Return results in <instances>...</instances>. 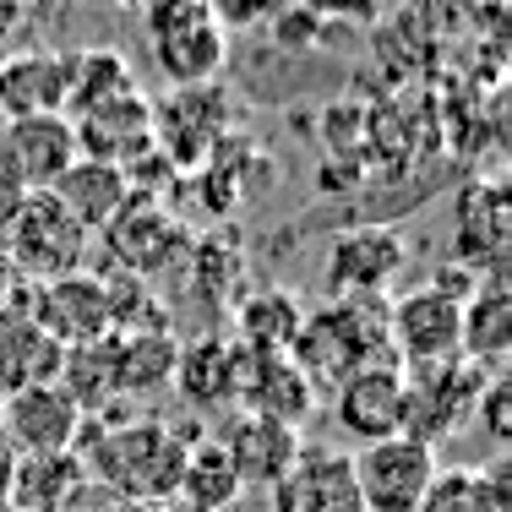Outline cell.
<instances>
[{
    "mask_svg": "<svg viewBox=\"0 0 512 512\" xmlns=\"http://www.w3.org/2000/svg\"><path fill=\"white\" fill-rule=\"evenodd\" d=\"M186 447L175 425L164 420H88L71 442V453L88 463V480L115 485V496L126 502H169L180 491V469H186Z\"/></svg>",
    "mask_w": 512,
    "mask_h": 512,
    "instance_id": "1",
    "label": "cell"
},
{
    "mask_svg": "<svg viewBox=\"0 0 512 512\" xmlns=\"http://www.w3.org/2000/svg\"><path fill=\"white\" fill-rule=\"evenodd\" d=\"M387 306L376 300H338V306L306 311L295 344H289V360L300 365L311 387H344L355 371L387 360Z\"/></svg>",
    "mask_w": 512,
    "mask_h": 512,
    "instance_id": "2",
    "label": "cell"
},
{
    "mask_svg": "<svg viewBox=\"0 0 512 512\" xmlns=\"http://www.w3.org/2000/svg\"><path fill=\"white\" fill-rule=\"evenodd\" d=\"M88 229L55 202V191H28L11 218V229L0 235L11 273L28 278V284H55L66 273H82V256H88Z\"/></svg>",
    "mask_w": 512,
    "mask_h": 512,
    "instance_id": "3",
    "label": "cell"
},
{
    "mask_svg": "<svg viewBox=\"0 0 512 512\" xmlns=\"http://www.w3.org/2000/svg\"><path fill=\"white\" fill-rule=\"evenodd\" d=\"M355 496L360 512H420L436 480V447L420 436H387V442H365L355 458Z\"/></svg>",
    "mask_w": 512,
    "mask_h": 512,
    "instance_id": "4",
    "label": "cell"
},
{
    "mask_svg": "<svg viewBox=\"0 0 512 512\" xmlns=\"http://www.w3.org/2000/svg\"><path fill=\"white\" fill-rule=\"evenodd\" d=\"M409 382V420L404 436H420V442H442L453 436L463 420H474V398L485 393V365L474 360H447V365H420V371H404Z\"/></svg>",
    "mask_w": 512,
    "mask_h": 512,
    "instance_id": "5",
    "label": "cell"
},
{
    "mask_svg": "<svg viewBox=\"0 0 512 512\" xmlns=\"http://www.w3.org/2000/svg\"><path fill=\"white\" fill-rule=\"evenodd\" d=\"M387 344L404 355L409 371L463 360V306L431 284L409 289L398 306H387Z\"/></svg>",
    "mask_w": 512,
    "mask_h": 512,
    "instance_id": "6",
    "label": "cell"
},
{
    "mask_svg": "<svg viewBox=\"0 0 512 512\" xmlns=\"http://www.w3.org/2000/svg\"><path fill=\"white\" fill-rule=\"evenodd\" d=\"M77 164L71 115H17L0 126V175L22 191H50Z\"/></svg>",
    "mask_w": 512,
    "mask_h": 512,
    "instance_id": "7",
    "label": "cell"
},
{
    "mask_svg": "<svg viewBox=\"0 0 512 512\" xmlns=\"http://www.w3.org/2000/svg\"><path fill=\"white\" fill-rule=\"evenodd\" d=\"M153 55L180 88H202L224 66V33H218L213 11L197 0H169L153 17Z\"/></svg>",
    "mask_w": 512,
    "mask_h": 512,
    "instance_id": "8",
    "label": "cell"
},
{
    "mask_svg": "<svg viewBox=\"0 0 512 512\" xmlns=\"http://www.w3.org/2000/svg\"><path fill=\"white\" fill-rule=\"evenodd\" d=\"M404 267H409V240L393 224L344 229L327 251V278L344 300H376Z\"/></svg>",
    "mask_w": 512,
    "mask_h": 512,
    "instance_id": "9",
    "label": "cell"
},
{
    "mask_svg": "<svg viewBox=\"0 0 512 512\" xmlns=\"http://www.w3.org/2000/svg\"><path fill=\"white\" fill-rule=\"evenodd\" d=\"M71 137H77V158L131 169V164H142V158L158 148L153 142V104L142 99V93L104 99V104L82 109V115L71 120Z\"/></svg>",
    "mask_w": 512,
    "mask_h": 512,
    "instance_id": "10",
    "label": "cell"
},
{
    "mask_svg": "<svg viewBox=\"0 0 512 512\" xmlns=\"http://www.w3.org/2000/svg\"><path fill=\"white\" fill-rule=\"evenodd\" d=\"M33 322L55 338L60 349H88L109 338V295H104V278L93 273H66L55 284H33Z\"/></svg>",
    "mask_w": 512,
    "mask_h": 512,
    "instance_id": "11",
    "label": "cell"
},
{
    "mask_svg": "<svg viewBox=\"0 0 512 512\" xmlns=\"http://www.w3.org/2000/svg\"><path fill=\"white\" fill-rule=\"evenodd\" d=\"M0 431H6L11 458L71 453V442H77V431H82V409L71 404V393L60 382L28 387V393L0 398Z\"/></svg>",
    "mask_w": 512,
    "mask_h": 512,
    "instance_id": "12",
    "label": "cell"
},
{
    "mask_svg": "<svg viewBox=\"0 0 512 512\" xmlns=\"http://www.w3.org/2000/svg\"><path fill=\"white\" fill-rule=\"evenodd\" d=\"M338 425L360 442H387V436H404L409 420V382H404V365L382 360V365H365L355 371L344 387H338Z\"/></svg>",
    "mask_w": 512,
    "mask_h": 512,
    "instance_id": "13",
    "label": "cell"
},
{
    "mask_svg": "<svg viewBox=\"0 0 512 512\" xmlns=\"http://www.w3.org/2000/svg\"><path fill=\"white\" fill-rule=\"evenodd\" d=\"M273 512H360L349 453H338V447H300L295 469L273 485Z\"/></svg>",
    "mask_w": 512,
    "mask_h": 512,
    "instance_id": "14",
    "label": "cell"
},
{
    "mask_svg": "<svg viewBox=\"0 0 512 512\" xmlns=\"http://www.w3.org/2000/svg\"><path fill=\"white\" fill-rule=\"evenodd\" d=\"M218 447L235 463L240 485H267V491H273V485L295 469V458L306 442H300L295 425L262 420V414H240V420H229L224 431H218Z\"/></svg>",
    "mask_w": 512,
    "mask_h": 512,
    "instance_id": "15",
    "label": "cell"
},
{
    "mask_svg": "<svg viewBox=\"0 0 512 512\" xmlns=\"http://www.w3.org/2000/svg\"><path fill=\"white\" fill-rule=\"evenodd\" d=\"M88 463L77 453H28L11 458L6 507L11 512H77V496L88 491Z\"/></svg>",
    "mask_w": 512,
    "mask_h": 512,
    "instance_id": "16",
    "label": "cell"
},
{
    "mask_svg": "<svg viewBox=\"0 0 512 512\" xmlns=\"http://www.w3.org/2000/svg\"><path fill=\"white\" fill-rule=\"evenodd\" d=\"M235 398L246 404V414H262V420H278V425H300L316 404V387L300 376V365L289 355H246L240 360Z\"/></svg>",
    "mask_w": 512,
    "mask_h": 512,
    "instance_id": "17",
    "label": "cell"
},
{
    "mask_svg": "<svg viewBox=\"0 0 512 512\" xmlns=\"http://www.w3.org/2000/svg\"><path fill=\"white\" fill-rule=\"evenodd\" d=\"M66 82H71V55L55 50H28L0 60V115H66Z\"/></svg>",
    "mask_w": 512,
    "mask_h": 512,
    "instance_id": "18",
    "label": "cell"
},
{
    "mask_svg": "<svg viewBox=\"0 0 512 512\" xmlns=\"http://www.w3.org/2000/svg\"><path fill=\"white\" fill-rule=\"evenodd\" d=\"M66 349L33 316H0V398L60 382Z\"/></svg>",
    "mask_w": 512,
    "mask_h": 512,
    "instance_id": "19",
    "label": "cell"
},
{
    "mask_svg": "<svg viewBox=\"0 0 512 512\" xmlns=\"http://www.w3.org/2000/svg\"><path fill=\"white\" fill-rule=\"evenodd\" d=\"M50 191H55V202L66 207L82 229H88V235H93V229H109L120 218V207L137 197V191H131V180H126V169L93 164V158H77V164H71Z\"/></svg>",
    "mask_w": 512,
    "mask_h": 512,
    "instance_id": "20",
    "label": "cell"
},
{
    "mask_svg": "<svg viewBox=\"0 0 512 512\" xmlns=\"http://www.w3.org/2000/svg\"><path fill=\"white\" fill-rule=\"evenodd\" d=\"M240 360H246V349L229 344V338H197V344H186V349H180V360H175V387L197 409L235 404Z\"/></svg>",
    "mask_w": 512,
    "mask_h": 512,
    "instance_id": "21",
    "label": "cell"
},
{
    "mask_svg": "<svg viewBox=\"0 0 512 512\" xmlns=\"http://www.w3.org/2000/svg\"><path fill=\"white\" fill-rule=\"evenodd\" d=\"M240 474H235V463H229V453L218 447V436L213 442H191L186 447V469H180V502H186L191 512H224V507H235L240 502Z\"/></svg>",
    "mask_w": 512,
    "mask_h": 512,
    "instance_id": "22",
    "label": "cell"
},
{
    "mask_svg": "<svg viewBox=\"0 0 512 512\" xmlns=\"http://www.w3.org/2000/svg\"><path fill=\"white\" fill-rule=\"evenodd\" d=\"M300 322H306V311L289 289H256L240 306V349L246 355H289Z\"/></svg>",
    "mask_w": 512,
    "mask_h": 512,
    "instance_id": "23",
    "label": "cell"
},
{
    "mask_svg": "<svg viewBox=\"0 0 512 512\" xmlns=\"http://www.w3.org/2000/svg\"><path fill=\"white\" fill-rule=\"evenodd\" d=\"M229 120V99L224 88L202 82V88H180L169 104L153 109V142H169L180 148V137H197V142H213Z\"/></svg>",
    "mask_w": 512,
    "mask_h": 512,
    "instance_id": "24",
    "label": "cell"
},
{
    "mask_svg": "<svg viewBox=\"0 0 512 512\" xmlns=\"http://www.w3.org/2000/svg\"><path fill=\"white\" fill-rule=\"evenodd\" d=\"M507 284L502 273H491L485 284H474V295L463 300V360L496 365L507 355Z\"/></svg>",
    "mask_w": 512,
    "mask_h": 512,
    "instance_id": "25",
    "label": "cell"
},
{
    "mask_svg": "<svg viewBox=\"0 0 512 512\" xmlns=\"http://www.w3.org/2000/svg\"><path fill=\"white\" fill-rule=\"evenodd\" d=\"M420 512H507V463L491 469H436Z\"/></svg>",
    "mask_w": 512,
    "mask_h": 512,
    "instance_id": "26",
    "label": "cell"
},
{
    "mask_svg": "<svg viewBox=\"0 0 512 512\" xmlns=\"http://www.w3.org/2000/svg\"><path fill=\"white\" fill-rule=\"evenodd\" d=\"M180 344L158 327V333H120L115 338V382L120 393H158L164 382H175Z\"/></svg>",
    "mask_w": 512,
    "mask_h": 512,
    "instance_id": "27",
    "label": "cell"
},
{
    "mask_svg": "<svg viewBox=\"0 0 512 512\" xmlns=\"http://www.w3.org/2000/svg\"><path fill=\"white\" fill-rule=\"evenodd\" d=\"M120 93H137V82H131V66L120 50H77L71 55V82H66V109H93L104 99H120Z\"/></svg>",
    "mask_w": 512,
    "mask_h": 512,
    "instance_id": "28",
    "label": "cell"
},
{
    "mask_svg": "<svg viewBox=\"0 0 512 512\" xmlns=\"http://www.w3.org/2000/svg\"><path fill=\"white\" fill-rule=\"evenodd\" d=\"M474 414H480V425H485V436H491L496 447L507 442V382L502 376H491V382H485V393L474 398Z\"/></svg>",
    "mask_w": 512,
    "mask_h": 512,
    "instance_id": "29",
    "label": "cell"
},
{
    "mask_svg": "<svg viewBox=\"0 0 512 512\" xmlns=\"http://www.w3.org/2000/svg\"><path fill=\"white\" fill-rule=\"evenodd\" d=\"M22 197H28V191H22L17 180H6V175H0V235H6V229H11V218H17Z\"/></svg>",
    "mask_w": 512,
    "mask_h": 512,
    "instance_id": "30",
    "label": "cell"
},
{
    "mask_svg": "<svg viewBox=\"0 0 512 512\" xmlns=\"http://www.w3.org/2000/svg\"><path fill=\"white\" fill-rule=\"evenodd\" d=\"M109 512H169L164 502H126V496H115L109 502Z\"/></svg>",
    "mask_w": 512,
    "mask_h": 512,
    "instance_id": "31",
    "label": "cell"
}]
</instances>
